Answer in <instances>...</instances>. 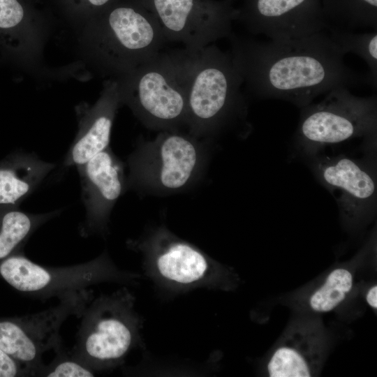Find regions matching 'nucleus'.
Instances as JSON below:
<instances>
[{"label": "nucleus", "instance_id": "ddd939ff", "mask_svg": "<svg viewBox=\"0 0 377 377\" xmlns=\"http://www.w3.org/2000/svg\"><path fill=\"white\" fill-rule=\"evenodd\" d=\"M309 0H255L244 20L248 31L264 34L271 40L306 37L325 28L316 7L305 6Z\"/></svg>", "mask_w": 377, "mask_h": 377}, {"label": "nucleus", "instance_id": "4be33fe9", "mask_svg": "<svg viewBox=\"0 0 377 377\" xmlns=\"http://www.w3.org/2000/svg\"><path fill=\"white\" fill-rule=\"evenodd\" d=\"M29 376L28 371L0 348V377Z\"/></svg>", "mask_w": 377, "mask_h": 377}, {"label": "nucleus", "instance_id": "b1692460", "mask_svg": "<svg viewBox=\"0 0 377 377\" xmlns=\"http://www.w3.org/2000/svg\"><path fill=\"white\" fill-rule=\"evenodd\" d=\"M91 5L100 7L106 4L110 0H87Z\"/></svg>", "mask_w": 377, "mask_h": 377}, {"label": "nucleus", "instance_id": "f257e3e1", "mask_svg": "<svg viewBox=\"0 0 377 377\" xmlns=\"http://www.w3.org/2000/svg\"><path fill=\"white\" fill-rule=\"evenodd\" d=\"M228 39L244 84L257 98L283 100L302 108L334 88L369 84L368 74L348 66L324 30L300 38L267 41L232 32Z\"/></svg>", "mask_w": 377, "mask_h": 377}, {"label": "nucleus", "instance_id": "4468645a", "mask_svg": "<svg viewBox=\"0 0 377 377\" xmlns=\"http://www.w3.org/2000/svg\"><path fill=\"white\" fill-rule=\"evenodd\" d=\"M120 105L117 81H108L95 104L80 111L77 134L66 154L64 166L78 168L110 147L111 130Z\"/></svg>", "mask_w": 377, "mask_h": 377}, {"label": "nucleus", "instance_id": "20e7f679", "mask_svg": "<svg viewBox=\"0 0 377 377\" xmlns=\"http://www.w3.org/2000/svg\"><path fill=\"white\" fill-rule=\"evenodd\" d=\"M117 81L121 104L147 128L178 131L186 126V92L172 52H160Z\"/></svg>", "mask_w": 377, "mask_h": 377}, {"label": "nucleus", "instance_id": "6e6552de", "mask_svg": "<svg viewBox=\"0 0 377 377\" xmlns=\"http://www.w3.org/2000/svg\"><path fill=\"white\" fill-rule=\"evenodd\" d=\"M0 276L17 291L43 301L60 299L101 282L131 278L114 267L106 252L91 260L65 267L40 265L20 252L0 263Z\"/></svg>", "mask_w": 377, "mask_h": 377}, {"label": "nucleus", "instance_id": "2eb2a0df", "mask_svg": "<svg viewBox=\"0 0 377 377\" xmlns=\"http://www.w3.org/2000/svg\"><path fill=\"white\" fill-rule=\"evenodd\" d=\"M132 247L150 252L165 279L178 284H191L203 279L209 269L207 258L194 246L160 228L144 242H131Z\"/></svg>", "mask_w": 377, "mask_h": 377}, {"label": "nucleus", "instance_id": "39448f33", "mask_svg": "<svg viewBox=\"0 0 377 377\" xmlns=\"http://www.w3.org/2000/svg\"><path fill=\"white\" fill-rule=\"evenodd\" d=\"M325 94L319 103L300 108L295 143L303 155L310 158L327 146L353 138L376 141V95L357 96L344 87L334 88Z\"/></svg>", "mask_w": 377, "mask_h": 377}, {"label": "nucleus", "instance_id": "0eeeda50", "mask_svg": "<svg viewBox=\"0 0 377 377\" xmlns=\"http://www.w3.org/2000/svg\"><path fill=\"white\" fill-rule=\"evenodd\" d=\"M90 36L97 63L119 77L159 53L166 42L156 18L131 6L113 8Z\"/></svg>", "mask_w": 377, "mask_h": 377}, {"label": "nucleus", "instance_id": "f3484780", "mask_svg": "<svg viewBox=\"0 0 377 377\" xmlns=\"http://www.w3.org/2000/svg\"><path fill=\"white\" fill-rule=\"evenodd\" d=\"M322 360L318 341L304 331H295L278 346L267 363L270 377H310Z\"/></svg>", "mask_w": 377, "mask_h": 377}, {"label": "nucleus", "instance_id": "f8f14e48", "mask_svg": "<svg viewBox=\"0 0 377 377\" xmlns=\"http://www.w3.org/2000/svg\"><path fill=\"white\" fill-rule=\"evenodd\" d=\"M77 169L86 211L80 234L83 237L103 235L114 205L127 190L124 165L109 147Z\"/></svg>", "mask_w": 377, "mask_h": 377}, {"label": "nucleus", "instance_id": "423d86ee", "mask_svg": "<svg viewBox=\"0 0 377 377\" xmlns=\"http://www.w3.org/2000/svg\"><path fill=\"white\" fill-rule=\"evenodd\" d=\"M132 307L126 291L91 299L80 317L72 357L94 371L121 362L136 341L138 319Z\"/></svg>", "mask_w": 377, "mask_h": 377}, {"label": "nucleus", "instance_id": "7ed1b4c3", "mask_svg": "<svg viewBox=\"0 0 377 377\" xmlns=\"http://www.w3.org/2000/svg\"><path fill=\"white\" fill-rule=\"evenodd\" d=\"M209 142L179 130L141 140L127 159L126 188L163 195L190 188L205 172Z\"/></svg>", "mask_w": 377, "mask_h": 377}, {"label": "nucleus", "instance_id": "5701e85b", "mask_svg": "<svg viewBox=\"0 0 377 377\" xmlns=\"http://www.w3.org/2000/svg\"><path fill=\"white\" fill-rule=\"evenodd\" d=\"M367 304L373 309H377V286H373L366 295Z\"/></svg>", "mask_w": 377, "mask_h": 377}, {"label": "nucleus", "instance_id": "1a4fd4ad", "mask_svg": "<svg viewBox=\"0 0 377 377\" xmlns=\"http://www.w3.org/2000/svg\"><path fill=\"white\" fill-rule=\"evenodd\" d=\"M92 299L84 290L67 293L59 303L44 311L21 317L0 318V348L36 376L43 364L42 356L62 347L60 329L70 316L80 318Z\"/></svg>", "mask_w": 377, "mask_h": 377}, {"label": "nucleus", "instance_id": "f03ea898", "mask_svg": "<svg viewBox=\"0 0 377 377\" xmlns=\"http://www.w3.org/2000/svg\"><path fill=\"white\" fill-rule=\"evenodd\" d=\"M172 52L185 89L189 133L210 140L246 120L244 81L230 52L214 45Z\"/></svg>", "mask_w": 377, "mask_h": 377}, {"label": "nucleus", "instance_id": "aec40b11", "mask_svg": "<svg viewBox=\"0 0 377 377\" xmlns=\"http://www.w3.org/2000/svg\"><path fill=\"white\" fill-rule=\"evenodd\" d=\"M353 284L352 273L343 268L332 271L325 282L309 298V306L316 312H329L339 306L350 292Z\"/></svg>", "mask_w": 377, "mask_h": 377}, {"label": "nucleus", "instance_id": "a211bd4d", "mask_svg": "<svg viewBox=\"0 0 377 377\" xmlns=\"http://www.w3.org/2000/svg\"><path fill=\"white\" fill-rule=\"evenodd\" d=\"M59 212L31 214L18 207L0 208V263L22 252L31 235L43 224L57 216Z\"/></svg>", "mask_w": 377, "mask_h": 377}, {"label": "nucleus", "instance_id": "9b49d317", "mask_svg": "<svg viewBox=\"0 0 377 377\" xmlns=\"http://www.w3.org/2000/svg\"><path fill=\"white\" fill-rule=\"evenodd\" d=\"M166 42L198 49L232 34L224 7L198 0H150Z\"/></svg>", "mask_w": 377, "mask_h": 377}, {"label": "nucleus", "instance_id": "6ab92c4d", "mask_svg": "<svg viewBox=\"0 0 377 377\" xmlns=\"http://www.w3.org/2000/svg\"><path fill=\"white\" fill-rule=\"evenodd\" d=\"M328 36L345 55L352 52L362 58L369 67V84L377 88V31L366 33L328 29Z\"/></svg>", "mask_w": 377, "mask_h": 377}, {"label": "nucleus", "instance_id": "dca6fc26", "mask_svg": "<svg viewBox=\"0 0 377 377\" xmlns=\"http://www.w3.org/2000/svg\"><path fill=\"white\" fill-rule=\"evenodd\" d=\"M54 167L28 153L15 154L0 162V208L18 207Z\"/></svg>", "mask_w": 377, "mask_h": 377}, {"label": "nucleus", "instance_id": "412c9836", "mask_svg": "<svg viewBox=\"0 0 377 377\" xmlns=\"http://www.w3.org/2000/svg\"><path fill=\"white\" fill-rule=\"evenodd\" d=\"M54 360L48 364H43L36 376L44 377H91L95 371L75 360L63 346L54 350Z\"/></svg>", "mask_w": 377, "mask_h": 377}, {"label": "nucleus", "instance_id": "393cba45", "mask_svg": "<svg viewBox=\"0 0 377 377\" xmlns=\"http://www.w3.org/2000/svg\"><path fill=\"white\" fill-rule=\"evenodd\" d=\"M370 6L376 8L377 7V0H363Z\"/></svg>", "mask_w": 377, "mask_h": 377}, {"label": "nucleus", "instance_id": "9d476101", "mask_svg": "<svg viewBox=\"0 0 377 377\" xmlns=\"http://www.w3.org/2000/svg\"><path fill=\"white\" fill-rule=\"evenodd\" d=\"M319 182L336 192L341 215L348 223H357L374 214L376 207V175L368 161L346 155H316L309 158Z\"/></svg>", "mask_w": 377, "mask_h": 377}]
</instances>
